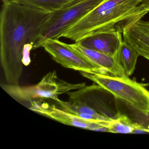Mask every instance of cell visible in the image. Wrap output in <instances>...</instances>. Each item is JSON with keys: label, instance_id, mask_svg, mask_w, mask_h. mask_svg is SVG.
Returning <instances> with one entry per match:
<instances>
[{"label": "cell", "instance_id": "obj_1", "mask_svg": "<svg viewBox=\"0 0 149 149\" xmlns=\"http://www.w3.org/2000/svg\"><path fill=\"white\" fill-rule=\"evenodd\" d=\"M52 13L20 3H3L0 58L8 84L19 85L23 65L30 63V51Z\"/></svg>", "mask_w": 149, "mask_h": 149}, {"label": "cell", "instance_id": "obj_2", "mask_svg": "<svg viewBox=\"0 0 149 149\" xmlns=\"http://www.w3.org/2000/svg\"><path fill=\"white\" fill-rule=\"evenodd\" d=\"M149 13V7L141 0H104L62 37L76 42L96 33L118 31L123 34Z\"/></svg>", "mask_w": 149, "mask_h": 149}, {"label": "cell", "instance_id": "obj_3", "mask_svg": "<svg viewBox=\"0 0 149 149\" xmlns=\"http://www.w3.org/2000/svg\"><path fill=\"white\" fill-rule=\"evenodd\" d=\"M2 88L12 97L29 109L34 101L49 99L58 103L59 95L86 87L85 83L72 84L58 78L55 70L49 72L35 85L20 86L1 84Z\"/></svg>", "mask_w": 149, "mask_h": 149}, {"label": "cell", "instance_id": "obj_4", "mask_svg": "<svg viewBox=\"0 0 149 149\" xmlns=\"http://www.w3.org/2000/svg\"><path fill=\"white\" fill-rule=\"evenodd\" d=\"M80 72L82 75L96 83L116 98L144 115L149 116V91L144 84L131 80L129 77Z\"/></svg>", "mask_w": 149, "mask_h": 149}, {"label": "cell", "instance_id": "obj_5", "mask_svg": "<svg viewBox=\"0 0 149 149\" xmlns=\"http://www.w3.org/2000/svg\"><path fill=\"white\" fill-rule=\"evenodd\" d=\"M104 0H74L52 12L44 25L33 49L41 47L49 39L59 40L70 28L95 8Z\"/></svg>", "mask_w": 149, "mask_h": 149}, {"label": "cell", "instance_id": "obj_6", "mask_svg": "<svg viewBox=\"0 0 149 149\" xmlns=\"http://www.w3.org/2000/svg\"><path fill=\"white\" fill-rule=\"evenodd\" d=\"M41 47H43L55 61L64 68L91 74H108L109 73L73 49L70 44L59 40H47Z\"/></svg>", "mask_w": 149, "mask_h": 149}, {"label": "cell", "instance_id": "obj_7", "mask_svg": "<svg viewBox=\"0 0 149 149\" xmlns=\"http://www.w3.org/2000/svg\"><path fill=\"white\" fill-rule=\"evenodd\" d=\"M29 109L62 123L81 129L94 131L95 129L103 126L102 123L83 119L62 109L43 102L41 100L33 102Z\"/></svg>", "mask_w": 149, "mask_h": 149}, {"label": "cell", "instance_id": "obj_8", "mask_svg": "<svg viewBox=\"0 0 149 149\" xmlns=\"http://www.w3.org/2000/svg\"><path fill=\"white\" fill-rule=\"evenodd\" d=\"M122 34L118 31L101 32L88 36L75 43L89 49L116 56L123 41Z\"/></svg>", "mask_w": 149, "mask_h": 149}, {"label": "cell", "instance_id": "obj_9", "mask_svg": "<svg viewBox=\"0 0 149 149\" xmlns=\"http://www.w3.org/2000/svg\"><path fill=\"white\" fill-rule=\"evenodd\" d=\"M124 40L131 45L139 54L149 61V21L140 20L125 29Z\"/></svg>", "mask_w": 149, "mask_h": 149}, {"label": "cell", "instance_id": "obj_10", "mask_svg": "<svg viewBox=\"0 0 149 149\" xmlns=\"http://www.w3.org/2000/svg\"><path fill=\"white\" fill-rule=\"evenodd\" d=\"M74 49L83 55L96 65L102 68L114 76L128 77L125 75L116 56H111L98 51L82 47L75 42L70 44Z\"/></svg>", "mask_w": 149, "mask_h": 149}, {"label": "cell", "instance_id": "obj_11", "mask_svg": "<svg viewBox=\"0 0 149 149\" xmlns=\"http://www.w3.org/2000/svg\"><path fill=\"white\" fill-rule=\"evenodd\" d=\"M139 56L136 50L127 42L123 40L116 56L125 75L128 77L134 72Z\"/></svg>", "mask_w": 149, "mask_h": 149}, {"label": "cell", "instance_id": "obj_12", "mask_svg": "<svg viewBox=\"0 0 149 149\" xmlns=\"http://www.w3.org/2000/svg\"><path fill=\"white\" fill-rule=\"evenodd\" d=\"M57 104H59L63 110L72 114L81 113L88 114L93 116L97 120L104 122H108L112 119L109 117L100 114L95 109L80 100H73L70 102L61 101Z\"/></svg>", "mask_w": 149, "mask_h": 149}, {"label": "cell", "instance_id": "obj_13", "mask_svg": "<svg viewBox=\"0 0 149 149\" xmlns=\"http://www.w3.org/2000/svg\"><path fill=\"white\" fill-rule=\"evenodd\" d=\"M104 126L108 128L109 132L125 134L132 133L136 129L143 127L132 122L125 115L120 114L115 119L112 118L110 121L105 122Z\"/></svg>", "mask_w": 149, "mask_h": 149}, {"label": "cell", "instance_id": "obj_14", "mask_svg": "<svg viewBox=\"0 0 149 149\" xmlns=\"http://www.w3.org/2000/svg\"><path fill=\"white\" fill-rule=\"evenodd\" d=\"M3 3H20L48 12H53L74 0H1Z\"/></svg>", "mask_w": 149, "mask_h": 149}, {"label": "cell", "instance_id": "obj_15", "mask_svg": "<svg viewBox=\"0 0 149 149\" xmlns=\"http://www.w3.org/2000/svg\"><path fill=\"white\" fill-rule=\"evenodd\" d=\"M141 1L149 7V0H141Z\"/></svg>", "mask_w": 149, "mask_h": 149}]
</instances>
